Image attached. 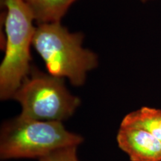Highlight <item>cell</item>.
Returning <instances> with one entry per match:
<instances>
[{
	"label": "cell",
	"mask_w": 161,
	"mask_h": 161,
	"mask_svg": "<svg viewBox=\"0 0 161 161\" xmlns=\"http://www.w3.org/2000/svg\"><path fill=\"white\" fill-rule=\"evenodd\" d=\"M84 35L72 33L59 23L39 24L32 46L46 64L48 73L68 78L73 86L85 83L89 72L98 65V56L83 47Z\"/></svg>",
	"instance_id": "6da1fadb"
},
{
	"label": "cell",
	"mask_w": 161,
	"mask_h": 161,
	"mask_svg": "<svg viewBox=\"0 0 161 161\" xmlns=\"http://www.w3.org/2000/svg\"><path fill=\"white\" fill-rule=\"evenodd\" d=\"M84 139L70 132L63 122H44L18 116L3 125L0 158L37 159L67 146H78Z\"/></svg>",
	"instance_id": "7a4b0ae2"
},
{
	"label": "cell",
	"mask_w": 161,
	"mask_h": 161,
	"mask_svg": "<svg viewBox=\"0 0 161 161\" xmlns=\"http://www.w3.org/2000/svg\"><path fill=\"white\" fill-rule=\"evenodd\" d=\"M6 8L5 56L0 65V98L13 99L31 67L35 20L23 0H2Z\"/></svg>",
	"instance_id": "3957f363"
},
{
	"label": "cell",
	"mask_w": 161,
	"mask_h": 161,
	"mask_svg": "<svg viewBox=\"0 0 161 161\" xmlns=\"http://www.w3.org/2000/svg\"><path fill=\"white\" fill-rule=\"evenodd\" d=\"M13 99L21 106L19 116L44 122H64L75 114L80 104V98L67 90L64 78L33 68Z\"/></svg>",
	"instance_id": "277c9868"
},
{
	"label": "cell",
	"mask_w": 161,
	"mask_h": 161,
	"mask_svg": "<svg viewBox=\"0 0 161 161\" xmlns=\"http://www.w3.org/2000/svg\"><path fill=\"white\" fill-rule=\"evenodd\" d=\"M116 141L130 161H161V141L146 130L120 125Z\"/></svg>",
	"instance_id": "5b68a950"
},
{
	"label": "cell",
	"mask_w": 161,
	"mask_h": 161,
	"mask_svg": "<svg viewBox=\"0 0 161 161\" xmlns=\"http://www.w3.org/2000/svg\"><path fill=\"white\" fill-rule=\"evenodd\" d=\"M39 24L59 23L76 0H23Z\"/></svg>",
	"instance_id": "8992f818"
},
{
	"label": "cell",
	"mask_w": 161,
	"mask_h": 161,
	"mask_svg": "<svg viewBox=\"0 0 161 161\" xmlns=\"http://www.w3.org/2000/svg\"><path fill=\"white\" fill-rule=\"evenodd\" d=\"M120 125L145 130L161 141V110L142 107L127 114L122 119Z\"/></svg>",
	"instance_id": "52a82bcc"
},
{
	"label": "cell",
	"mask_w": 161,
	"mask_h": 161,
	"mask_svg": "<svg viewBox=\"0 0 161 161\" xmlns=\"http://www.w3.org/2000/svg\"><path fill=\"white\" fill-rule=\"evenodd\" d=\"M78 146L59 148L39 159V161H80L77 156Z\"/></svg>",
	"instance_id": "ba28073f"
},
{
	"label": "cell",
	"mask_w": 161,
	"mask_h": 161,
	"mask_svg": "<svg viewBox=\"0 0 161 161\" xmlns=\"http://www.w3.org/2000/svg\"><path fill=\"white\" fill-rule=\"evenodd\" d=\"M141 2H142V3H146V2H148V1H150V0H140Z\"/></svg>",
	"instance_id": "9c48e42d"
}]
</instances>
